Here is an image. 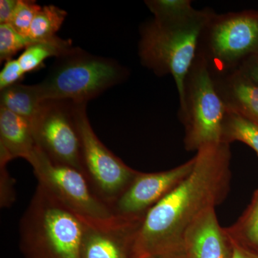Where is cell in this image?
I'll use <instances>...</instances> for the list:
<instances>
[{"mask_svg": "<svg viewBox=\"0 0 258 258\" xmlns=\"http://www.w3.org/2000/svg\"><path fill=\"white\" fill-rule=\"evenodd\" d=\"M192 171L144 217L137 235L140 258L186 257L183 239L202 214L227 198L231 179L230 144L199 149Z\"/></svg>", "mask_w": 258, "mask_h": 258, "instance_id": "1", "label": "cell"}, {"mask_svg": "<svg viewBox=\"0 0 258 258\" xmlns=\"http://www.w3.org/2000/svg\"><path fill=\"white\" fill-rule=\"evenodd\" d=\"M215 14L211 9L196 10L167 18H154L140 29L141 62L159 76L171 75L184 101L186 76L198 56L204 29Z\"/></svg>", "mask_w": 258, "mask_h": 258, "instance_id": "2", "label": "cell"}, {"mask_svg": "<svg viewBox=\"0 0 258 258\" xmlns=\"http://www.w3.org/2000/svg\"><path fill=\"white\" fill-rule=\"evenodd\" d=\"M85 222L37 184L20 222L25 258H80Z\"/></svg>", "mask_w": 258, "mask_h": 258, "instance_id": "3", "label": "cell"}, {"mask_svg": "<svg viewBox=\"0 0 258 258\" xmlns=\"http://www.w3.org/2000/svg\"><path fill=\"white\" fill-rule=\"evenodd\" d=\"M128 71L117 61L73 47L57 57L37 87L43 101H69L87 104L128 78Z\"/></svg>", "mask_w": 258, "mask_h": 258, "instance_id": "4", "label": "cell"}, {"mask_svg": "<svg viewBox=\"0 0 258 258\" xmlns=\"http://www.w3.org/2000/svg\"><path fill=\"white\" fill-rule=\"evenodd\" d=\"M258 54V12L217 15L204 29L198 55L208 64L213 77L238 69Z\"/></svg>", "mask_w": 258, "mask_h": 258, "instance_id": "5", "label": "cell"}, {"mask_svg": "<svg viewBox=\"0 0 258 258\" xmlns=\"http://www.w3.org/2000/svg\"><path fill=\"white\" fill-rule=\"evenodd\" d=\"M179 113L186 150L198 152L205 146L222 143L227 108L208 64L200 56H197L186 76L184 104Z\"/></svg>", "mask_w": 258, "mask_h": 258, "instance_id": "6", "label": "cell"}, {"mask_svg": "<svg viewBox=\"0 0 258 258\" xmlns=\"http://www.w3.org/2000/svg\"><path fill=\"white\" fill-rule=\"evenodd\" d=\"M25 160L33 168L38 184L85 223L105 227L120 220L97 196L81 171L54 163L37 146Z\"/></svg>", "mask_w": 258, "mask_h": 258, "instance_id": "7", "label": "cell"}, {"mask_svg": "<svg viewBox=\"0 0 258 258\" xmlns=\"http://www.w3.org/2000/svg\"><path fill=\"white\" fill-rule=\"evenodd\" d=\"M87 104L76 103V124L82 150L83 174L93 191L111 209L139 171L129 167L97 137L86 113Z\"/></svg>", "mask_w": 258, "mask_h": 258, "instance_id": "8", "label": "cell"}, {"mask_svg": "<svg viewBox=\"0 0 258 258\" xmlns=\"http://www.w3.org/2000/svg\"><path fill=\"white\" fill-rule=\"evenodd\" d=\"M76 103L47 100L32 121L37 147L51 161L83 174L82 150L76 124Z\"/></svg>", "mask_w": 258, "mask_h": 258, "instance_id": "9", "label": "cell"}, {"mask_svg": "<svg viewBox=\"0 0 258 258\" xmlns=\"http://www.w3.org/2000/svg\"><path fill=\"white\" fill-rule=\"evenodd\" d=\"M195 157L169 170L156 173L139 171L126 189L111 206L115 216L144 220L151 209L176 187L192 171Z\"/></svg>", "mask_w": 258, "mask_h": 258, "instance_id": "10", "label": "cell"}, {"mask_svg": "<svg viewBox=\"0 0 258 258\" xmlns=\"http://www.w3.org/2000/svg\"><path fill=\"white\" fill-rule=\"evenodd\" d=\"M143 220L120 218L105 227L85 223L80 258H140L137 240Z\"/></svg>", "mask_w": 258, "mask_h": 258, "instance_id": "11", "label": "cell"}, {"mask_svg": "<svg viewBox=\"0 0 258 258\" xmlns=\"http://www.w3.org/2000/svg\"><path fill=\"white\" fill-rule=\"evenodd\" d=\"M186 258H232L233 247L225 228L219 224L215 208L202 214L185 232Z\"/></svg>", "mask_w": 258, "mask_h": 258, "instance_id": "12", "label": "cell"}, {"mask_svg": "<svg viewBox=\"0 0 258 258\" xmlns=\"http://www.w3.org/2000/svg\"><path fill=\"white\" fill-rule=\"evenodd\" d=\"M213 79L227 111L258 125L257 85L249 81L238 70Z\"/></svg>", "mask_w": 258, "mask_h": 258, "instance_id": "13", "label": "cell"}, {"mask_svg": "<svg viewBox=\"0 0 258 258\" xmlns=\"http://www.w3.org/2000/svg\"><path fill=\"white\" fill-rule=\"evenodd\" d=\"M36 147L31 122L0 107V164L26 159Z\"/></svg>", "mask_w": 258, "mask_h": 258, "instance_id": "14", "label": "cell"}, {"mask_svg": "<svg viewBox=\"0 0 258 258\" xmlns=\"http://www.w3.org/2000/svg\"><path fill=\"white\" fill-rule=\"evenodd\" d=\"M44 101L36 84L16 83L1 91L0 96V107L26 118L31 123Z\"/></svg>", "mask_w": 258, "mask_h": 258, "instance_id": "15", "label": "cell"}, {"mask_svg": "<svg viewBox=\"0 0 258 258\" xmlns=\"http://www.w3.org/2000/svg\"><path fill=\"white\" fill-rule=\"evenodd\" d=\"M225 229L232 240L258 254V189L242 216Z\"/></svg>", "mask_w": 258, "mask_h": 258, "instance_id": "16", "label": "cell"}, {"mask_svg": "<svg viewBox=\"0 0 258 258\" xmlns=\"http://www.w3.org/2000/svg\"><path fill=\"white\" fill-rule=\"evenodd\" d=\"M72 47L71 40L57 37L50 41L37 42L27 47L18 60L24 73L27 74L40 68L48 57L57 58Z\"/></svg>", "mask_w": 258, "mask_h": 258, "instance_id": "17", "label": "cell"}, {"mask_svg": "<svg viewBox=\"0 0 258 258\" xmlns=\"http://www.w3.org/2000/svg\"><path fill=\"white\" fill-rule=\"evenodd\" d=\"M66 17L67 12L55 5L42 7L32 21L28 37L37 42L54 40Z\"/></svg>", "mask_w": 258, "mask_h": 258, "instance_id": "18", "label": "cell"}, {"mask_svg": "<svg viewBox=\"0 0 258 258\" xmlns=\"http://www.w3.org/2000/svg\"><path fill=\"white\" fill-rule=\"evenodd\" d=\"M222 142L229 144L242 142L252 148L258 155V125L227 110Z\"/></svg>", "mask_w": 258, "mask_h": 258, "instance_id": "19", "label": "cell"}, {"mask_svg": "<svg viewBox=\"0 0 258 258\" xmlns=\"http://www.w3.org/2000/svg\"><path fill=\"white\" fill-rule=\"evenodd\" d=\"M30 37L24 36L15 30L10 24L0 25V61L12 60L13 56L21 50L37 43Z\"/></svg>", "mask_w": 258, "mask_h": 258, "instance_id": "20", "label": "cell"}, {"mask_svg": "<svg viewBox=\"0 0 258 258\" xmlns=\"http://www.w3.org/2000/svg\"><path fill=\"white\" fill-rule=\"evenodd\" d=\"M40 9L41 7L36 2L18 0L9 24L19 33L28 37L32 21Z\"/></svg>", "mask_w": 258, "mask_h": 258, "instance_id": "21", "label": "cell"}, {"mask_svg": "<svg viewBox=\"0 0 258 258\" xmlns=\"http://www.w3.org/2000/svg\"><path fill=\"white\" fill-rule=\"evenodd\" d=\"M145 4L154 18H171L193 9L189 0H148Z\"/></svg>", "mask_w": 258, "mask_h": 258, "instance_id": "22", "label": "cell"}, {"mask_svg": "<svg viewBox=\"0 0 258 258\" xmlns=\"http://www.w3.org/2000/svg\"><path fill=\"white\" fill-rule=\"evenodd\" d=\"M5 164H0V205L10 208L15 203V180L10 175Z\"/></svg>", "mask_w": 258, "mask_h": 258, "instance_id": "23", "label": "cell"}, {"mask_svg": "<svg viewBox=\"0 0 258 258\" xmlns=\"http://www.w3.org/2000/svg\"><path fill=\"white\" fill-rule=\"evenodd\" d=\"M25 74L18 59H12L5 62L0 72V91L20 83Z\"/></svg>", "mask_w": 258, "mask_h": 258, "instance_id": "24", "label": "cell"}, {"mask_svg": "<svg viewBox=\"0 0 258 258\" xmlns=\"http://www.w3.org/2000/svg\"><path fill=\"white\" fill-rule=\"evenodd\" d=\"M239 71L258 86V55L251 56L239 66Z\"/></svg>", "mask_w": 258, "mask_h": 258, "instance_id": "25", "label": "cell"}, {"mask_svg": "<svg viewBox=\"0 0 258 258\" xmlns=\"http://www.w3.org/2000/svg\"><path fill=\"white\" fill-rule=\"evenodd\" d=\"M18 2V0H1L0 1V25L9 24Z\"/></svg>", "mask_w": 258, "mask_h": 258, "instance_id": "26", "label": "cell"}, {"mask_svg": "<svg viewBox=\"0 0 258 258\" xmlns=\"http://www.w3.org/2000/svg\"><path fill=\"white\" fill-rule=\"evenodd\" d=\"M231 240H232V247H233L232 258H258V254L255 252L246 248L244 246L232 240V239Z\"/></svg>", "mask_w": 258, "mask_h": 258, "instance_id": "27", "label": "cell"}, {"mask_svg": "<svg viewBox=\"0 0 258 258\" xmlns=\"http://www.w3.org/2000/svg\"><path fill=\"white\" fill-rule=\"evenodd\" d=\"M145 258H165V257H147ZM181 258H185V257H181Z\"/></svg>", "mask_w": 258, "mask_h": 258, "instance_id": "28", "label": "cell"}, {"mask_svg": "<svg viewBox=\"0 0 258 258\" xmlns=\"http://www.w3.org/2000/svg\"><path fill=\"white\" fill-rule=\"evenodd\" d=\"M257 55H258V54H257Z\"/></svg>", "mask_w": 258, "mask_h": 258, "instance_id": "29", "label": "cell"}]
</instances>
